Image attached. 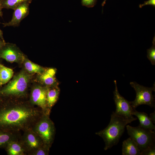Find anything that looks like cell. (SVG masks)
I'll return each instance as SVG.
<instances>
[{"label":"cell","mask_w":155,"mask_h":155,"mask_svg":"<svg viewBox=\"0 0 155 155\" xmlns=\"http://www.w3.org/2000/svg\"><path fill=\"white\" fill-rule=\"evenodd\" d=\"M3 8L2 6L1 0H0V17H2L3 16V13L2 11Z\"/></svg>","instance_id":"28"},{"label":"cell","mask_w":155,"mask_h":155,"mask_svg":"<svg viewBox=\"0 0 155 155\" xmlns=\"http://www.w3.org/2000/svg\"><path fill=\"white\" fill-rule=\"evenodd\" d=\"M132 114L138 119L140 122L139 126L146 129L155 130V125L147 114L138 112L135 109H133Z\"/></svg>","instance_id":"16"},{"label":"cell","mask_w":155,"mask_h":155,"mask_svg":"<svg viewBox=\"0 0 155 155\" xmlns=\"http://www.w3.org/2000/svg\"><path fill=\"white\" fill-rule=\"evenodd\" d=\"M22 63H23L25 70L29 73H37L38 74L43 73L46 69L35 64L28 59L26 57Z\"/></svg>","instance_id":"18"},{"label":"cell","mask_w":155,"mask_h":155,"mask_svg":"<svg viewBox=\"0 0 155 155\" xmlns=\"http://www.w3.org/2000/svg\"><path fill=\"white\" fill-rule=\"evenodd\" d=\"M26 98H0V130L20 132L31 128L43 113Z\"/></svg>","instance_id":"1"},{"label":"cell","mask_w":155,"mask_h":155,"mask_svg":"<svg viewBox=\"0 0 155 155\" xmlns=\"http://www.w3.org/2000/svg\"><path fill=\"white\" fill-rule=\"evenodd\" d=\"M97 0H82L81 3L83 6L90 8L96 5Z\"/></svg>","instance_id":"23"},{"label":"cell","mask_w":155,"mask_h":155,"mask_svg":"<svg viewBox=\"0 0 155 155\" xmlns=\"http://www.w3.org/2000/svg\"><path fill=\"white\" fill-rule=\"evenodd\" d=\"M20 132H14L0 130V148L4 149L10 142L19 139L21 136Z\"/></svg>","instance_id":"15"},{"label":"cell","mask_w":155,"mask_h":155,"mask_svg":"<svg viewBox=\"0 0 155 155\" xmlns=\"http://www.w3.org/2000/svg\"><path fill=\"white\" fill-rule=\"evenodd\" d=\"M31 128L40 137L44 144L51 147L54 140L55 129L49 115L43 113Z\"/></svg>","instance_id":"5"},{"label":"cell","mask_w":155,"mask_h":155,"mask_svg":"<svg viewBox=\"0 0 155 155\" xmlns=\"http://www.w3.org/2000/svg\"><path fill=\"white\" fill-rule=\"evenodd\" d=\"M4 149L8 155H27L20 138L9 142Z\"/></svg>","instance_id":"12"},{"label":"cell","mask_w":155,"mask_h":155,"mask_svg":"<svg viewBox=\"0 0 155 155\" xmlns=\"http://www.w3.org/2000/svg\"><path fill=\"white\" fill-rule=\"evenodd\" d=\"M50 148L49 146L44 144L35 151L32 155H48Z\"/></svg>","instance_id":"22"},{"label":"cell","mask_w":155,"mask_h":155,"mask_svg":"<svg viewBox=\"0 0 155 155\" xmlns=\"http://www.w3.org/2000/svg\"><path fill=\"white\" fill-rule=\"evenodd\" d=\"M32 1V0H1L3 8L13 10L22 3L28 2L31 3Z\"/></svg>","instance_id":"20"},{"label":"cell","mask_w":155,"mask_h":155,"mask_svg":"<svg viewBox=\"0 0 155 155\" xmlns=\"http://www.w3.org/2000/svg\"><path fill=\"white\" fill-rule=\"evenodd\" d=\"M30 4L25 2L16 7L14 10L11 20L8 22L2 23L3 26H18L21 21L28 15Z\"/></svg>","instance_id":"11"},{"label":"cell","mask_w":155,"mask_h":155,"mask_svg":"<svg viewBox=\"0 0 155 155\" xmlns=\"http://www.w3.org/2000/svg\"><path fill=\"white\" fill-rule=\"evenodd\" d=\"M155 154V145L148 147L141 152V155Z\"/></svg>","instance_id":"24"},{"label":"cell","mask_w":155,"mask_h":155,"mask_svg":"<svg viewBox=\"0 0 155 155\" xmlns=\"http://www.w3.org/2000/svg\"><path fill=\"white\" fill-rule=\"evenodd\" d=\"M147 57L152 65H155V37L153 38L152 45L151 47L147 50Z\"/></svg>","instance_id":"21"},{"label":"cell","mask_w":155,"mask_h":155,"mask_svg":"<svg viewBox=\"0 0 155 155\" xmlns=\"http://www.w3.org/2000/svg\"><path fill=\"white\" fill-rule=\"evenodd\" d=\"M56 69L50 68L46 69L42 73L38 74V78L40 81L45 86L51 87L57 86L55 77Z\"/></svg>","instance_id":"13"},{"label":"cell","mask_w":155,"mask_h":155,"mask_svg":"<svg viewBox=\"0 0 155 155\" xmlns=\"http://www.w3.org/2000/svg\"><path fill=\"white\" fill-rule=\"evenodd\" d=\"M23 132L20 140L27 155H32L35 151L44 144L40 137L31 128L26 129Z\"/></svg>","instance_id":"8"},{"label":"cell","mask_w":155,"mask_h":155,"mask_svg":"<svg viewBox=\"0 0 155 155\" xmlns=\"http://www.w3.org/2000/svg\"><path fill=\"white\" fill-rule=\"evenodd\" d=\"M31 75L25 70L21 71L7 85L0 88V98H26Z\"/></svg>","instance_id":"3"},{"label":"cell","mask_w":155,"mask_h":155,"mask_svg":"<svg viewBox=\"0 0 155 155\" xmlns=\"http://www.w3.org/2000/svg\"><path fill=\"white\" fill-rule=\"evenodd\" d=\"M137 119L126 118L113 112L109 123L103 130L96 133L101 137L105 144V150L111 148L119 142L126 125Z\"/></svg>","instance_id":"2"},{"label":"cell","mask_w":155,"mask_h":155,"mask_svg":"<svg viewBox=\"0 0 155 155\" xmlns=\"http://www.w3.org/2000/svg\"><path fill=\"white\" fill-rule=\"evenodd\" d=\"M26 56L13 44L5 43L0 50V59L10 62L22 63Z\"/></svg>","instance_id":"10"},{"label":"cell","mask_w":155,"mask_h":155,"mask_svg":"<svg viewBox=\"0 0 155 155\" xmlns=\"http://www.w3.org/2000/svg\"><path fill=\"white\" fill-rule=\"evenodd\" d=\"M5 41L0 38V50L5 43Z\"/></svg>","instance_id":"27"},{"label":"cell","mask_w":155,"mask_h":155,"mask_svg":"<svg viewBox=\"0 0 155 155\" xmlns=\"http://www.w3.org/2000/svg\"><path fill=\"white\" fill-rule=\"evenodd\" d=\"M59 93V90L57 86H48L46 94V101L48 108L50 111L57 101Z\"/></svg>","instance_id":"17"},{"label":"cell","mask_w":155,"mask_h":155,"mask_svg":"<svg viewBox=\"0 0 155 155\" xmlns=\"http://www.w3.org/2000/svg\"><path fill=\"white\" fill-rule=\"evenodd\" d=\"M48 86L36 85L32 88L30 94L29 101L33 106H36L44 114L50 115L51 111L48 108L46 94Z\"/></svg>","instance_id":"7"},{"label":"cell","mask_w":155,"mask_h":155,"mask_svg":"<svg viewBox=\"0 0 155 155\" xmlns=\"http://www.w3.org/2000/svg\"><path fill=\"white\" fill-rule=\"evenodd\" d=\"M106 0H104L102 4V6H103L104 4H105Z\"/></svg>","instance_id":"30"},{"label":"cell","mask_w":155,"mask_h":155,"mask_svg":"<svg viewBox=\"0 0 155 155\" xmlns=\"http://www.w3.org/2000/svg\"><path fill=\"white\" fill-rule=\"evenodd\" d=\"M114 83L115 88L113 91V99L116 106L115 113L118 115L126 118H134L132 114L133 108L131 106L130 102L119 93L116 80L114 81Z\"/></svg>","instance_id":"9"},{"label":"cell","mask_w":155,"mask_h":155,"mask_svg":"<svg viewBox=\"0 0 155 155\" xmlns=\"http://www.w3.org/2000/svg\"><path fill=\"white\" fill-rule=\"evenodd\" d=\"M0 38L3 40L5 41V40L4 39L3 36V32L2 30L0 29Z\"/></svg>","instance_id":"29"},{"label":"cell","mask_w":155,"mask_h":155,"mask_svg":"<svg viewBox=\"0 0 155 155\" xmlns=\"http://www.w3.org/2000/svg\"><path fill=\"white\" fill-rule=\"evenodd\" d=\"M123 155H141V152L134 140L130 137L123 142Z\"/></svg>","instance_id":"14"},{"label":"cell","mask_w":155,"mask_h":155,"mask_svg":"<svg viewBox=\"0 0 155 155\" xmlns=\"http://www.w3.org/2000/svg\"><path fill=\"white\" fill-rule=\"evenodd\" d=\"M147 5H151L155 6V0H149L145 1L143 4H140L139 5V7L141 8L143 6Z\"/></svg>","instance_id":"25"},{"label":"cell","mask_w":155,"mask_h":155,"mask_svg":"<svg viewBox=\"0 0 155 155\" xmlns=\"http://www.w3.org/2000/svg\"><path fill=\"white\" fill-rule=\"evenodd\" d=\"M155 113L154 112L150 114L149 117L153 123H155Z\"/></svg>","instance_id":"26"},{"label":"cell","mask_w":155,"mask_h":155,"mask_svg":"<svg viewBox=\"0 0 155 155\" xmlns=\"http://www.w3.org/2000/svg\"><path fill=\"white\" fill-rule=\"evenodd\" d=\"M130 84L135 90L136 94L135 99L130 102L133 108L135 109L142 104H146L151 108H155L154 98L152 94L153 91L155 90V83L150 88L145 87L135 82H130Z\"/></svg>","instance_id":"6"},{"label":"cell","mask_w":155,"mask_h":155,"mask_svg":"<svg viewBox=\"0 0 155 155\" xmlns=\"http://www.w3.org/2000/svg\"><path fill=\"white\" fill-rule=\"evenodd\" d=\"M128 134L137 144L141 152L155 145V133L153 130L146 129L139 126L132 127L126 126Z\"/></svg>","instance_id":"4"},{"label":"cell","mask_w":155,"mask_h":155,"mask_svg":"<svg viewBox=\"0 0 155 155\" xmlns=\"http://www.w3.org/2000/svg\"><path fill=\"white\" fill-rule=\"evenodd\" d=\"M13 74V70L0 64V86L8 82Z\"/></svg>","instance_id":"19"}]
</instances>
